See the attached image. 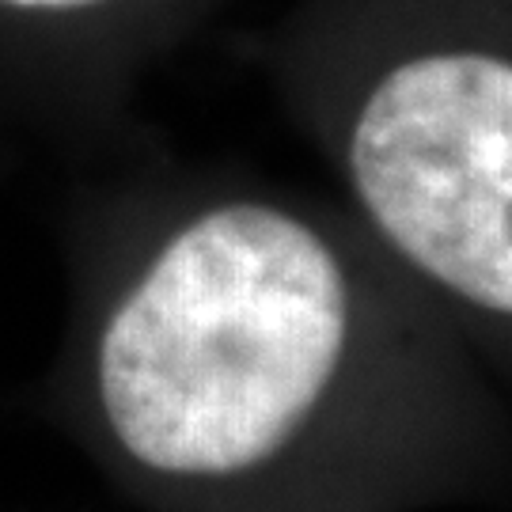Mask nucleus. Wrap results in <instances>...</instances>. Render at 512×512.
Listing matches in <instances>:
<instances>
[{
  "label": "nucleus",
  "mask_w": 512,
  "mask_h": 512,
  "mask_svg": "<svg viewBox=\"0 0 512 512\" xmlns=\"http://www.w3.org/2000/svg\"><path fill=\"white\" fill-rule=\"evenodd\" d=\"M35 414L133 512H440L512 486V399L357 220L129 190L65 239Z\"/></svg>",
  "instance_id": "obj_1"
},
{
  "label": "nucleus",
  "mask_w": 512,
  "mask_h": 512,
  "mask_svg": "<svg viewBox=\"0 0 512 512\" xmlns=\"http://www.w3.org/2000/svg\"><path fill=\"white\" fill-rule=\"evenodd\" d=\"M114 0H0V12L12 19H38V23H61V19L95 16Z\"/></svg>",
  "instance_id": "obj_2"
}]
</instances>
